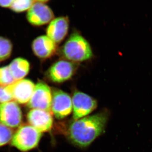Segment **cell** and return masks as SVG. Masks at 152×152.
<instances>
[{
	"mask_svg": "<svg viewBox=\"0 0 152 152\" xmlns=\"http://www.w3.org/2000/svg\"><path fill=\"white\" fill-rule=\"evenodd\" d=\"M47 1H35L28 11L27 18L31 24L40 26L46 24L53 20V12L48 6Z\"/></svg>",
	"mask_w": 152,
	"mask_h": 152,
	"instance_id": "7",
	"label": "cell"
},
{
	"mask_svg": "<svg viewBox=\"0 0 152 152\" xmlns=\"http://www.w3.org/2000/svg\"><path fill=\"white\" fill-rule=\"evenodd\" d=\"M12 45L7 38L0 37V61L8 58L12 53Z\"/></svg>",
	"mask_w": 152,
	"mask_h": 152,
	"instance_id": "15",
	"label": "cell"
},
{
	"mask_svg": "<svg viewBox=\"0 0 152 152\" xmlns=\"http://www.w3.org/2000/svg\"><path fill=\"white\" fill-rule=\"evenodd\" d=\"M51 112L58 119L64 118L73 110L72 99L69 95L61 90H52Z\"/></svg>",
	"mask_w": 152,
	"mask_h": 152,
	"instance_id": "6",
	"label": "cell"
},
{
	"mask_svg": "<svg viewBox=\"0 0 152 152\" xmlns=\"http://www.w3.org/2000/svg\"><path fill=\"white\" fill-rule=\"evenodd\" d=\"M62 54L68 61L76 63L90 59L93 52L89 43L77 33L72 34L62 49Z\"/></svg>",
	"mask_w": 152,
	"mask_h": 152,
	"instance_id": "2",
	"label": "cell"
},
{
	"mask_svg": "<svg viewBox=\"0 0 152 152\" xmlns=\"http://www.w3.org/2000/svg\"><path fill=\"white\" fill-rule=\"evenodd\" d=\"M42 133L31 125H22L14 134L11 144L23 152H26L37 146Z\"/></svg>",
	"mask_w": 152,
	"mask_h": 152,
	"instance_id": "3",
	"label": "cell"
},
{
	"mask_svg": "<svg viewBox=\"0 0 152 152\" xmlns=\"http://www.w3.org/2000/svg\"><path fill=\"white\" fill-rule=\"evenodd\" d=\"M52 93L50 87L43 82H39L28 103L30 108L42 110L52 113Z\"/></svg>",
	"mask_w": 152,
	"mask_h": 152,
	"instance_id": "5",
	"label": "cell"
},
{
	"mask_svg": "<svg viewBox=\"0 0 152 152\" xmlns=\"http://www.w3.org/2000/svg\"><path fill=\"white\" fill-rule=\"evenodd\" d=\"M13 2V0L0 1V6L3 7H11Z\"/></svg>",
	"mask_w": 152,
	"mask_h": 152,
	"instance_id": "20",
	"label": "cell"
},
{
	"mask_svg": "<svg viewBox=\"0 0 152 152\" xmlns=\"http://www.w3.org/2000/svg\"><path fill=\"white\" fill-rule=\"evenodd\" d=\"M8 66L12 75L17 81L23 80L28 73L30 69L29 62L21 58L13 60Z\"/></svg>",
	"mask_w": 152,
	"mask_h": 152,
	"instance_id": "14",
	"label": "cell"
},
{
	"mask_svg": "<svg viewBox=\"0 0 152 152\" xmlns=\"http://www.w3.org/2000/svg\"><path fill=\"white\" fill-rule=\"evenodd\" d=\"M110 115L108 111L104 110L75 121L68 129L69 138L77 146H88L104 132Z\"/></svg>",
	"mask_w": 152,
	"mask_h": 152,
	"instance_id": "1",
	"label": "cell"
},
{
	"mask_svg": "<svg viewBox=\"0 0 152 152\" xmlns=\"http://www.w3.org/2000/svg\"><path fill=\"white\" fill-rule=\"evenodd\" d=\"M12 99V96L7 86H0V103L2 104L10 102Z\"/></svg>",
	"mask_w": 152,
	"mask_h": 152,
	"instance_id": "19",
	"label": "cell"
},
{
	"mask_svg": "<svg viewBox=\"0 0 152 152\" xmlns=\"http://www.w3.org/2000/svg\"><path fill=\"white\" fill-rule=\"evenodd\" d=\"M28 122L31 126L40 132H48L53 126L51 113L38 109H32L28 113Z\"/></svg>",
	"mask_w": 152,
	"mask_h": 152,
	"instance_id": "11",
	"label": "cell"
},
{
	"mask_svg": "<svg viewBox=\"0 0 152 152\" xmlns=\"http://www.w3.org/2000/svg\"><path fill=\"white\" fill-rule=\"evenodd\" d=\"M69 23L67 17H61L53 19L47 28V36L56 44L61 42L67 35Z\"/></svg>",
	"mask_w": 152,
	"mask_h": 152,
	"instance_id": "12",
	"label": "cell"
},
{
	"mask_svg": "<svg viewBox=\"0 0 152 152\" xmlns=\"http://www.w3.org/2000/svg\"><path fill=\"white\" fill-rule=\"evenodd\" d=\"M21 110L16 102L0 104V122L9 128L18 127L22 121Z\"/></svg>",
	"mask_w": 152,
	"mask_h": 152,
	"instance_id": "9",
	"label": "cell"
},
{
	"mask_svg": "<svg viewBox=\"0 0 152 152\" xmlns=\"http://www.w3.org/2000/svg\"><path fill=\"white\" fill-rule=\"evenodd\" d=\"M34 54L41 59L51 57L56 51V44L47 36H39L36 38L32 44Z\"/></svg>",
	"mask_w": 152,
	"mask_h": 152,
	"instance_id": "13",
	"label": "cell"
},
{
	"mask_svg": "<svg viewBox=\"0 0 152 152\" xmlns=\"http://www.w3.org/2000/svg\"><path fill=\"white\" fill-rule=\"evenodd\" d=\"M12 137V130L0 123V147L8 143Z\"/></svg>",
	"mask_w": 152,
	"mask_h": 152,
	"instance_id": "18",
	"label": "cell"
},
{
	"mask_svg": "<svg viewBox=\"0 0 152 152\" xmlns=\"http://www.w3.org/2000/svg\"><path fill=\"white\" fill-rule=\"evenodd\" d=\"M15 81L11 74L8 66L0 68V85L3 86H7L13 84Z\"/></svg>",
	"mask_w": 152,
	"mask_h": 152,
	"instance_id": "16",
	"label": "cell"
},
{
	"mask_svg": "<svg viewBox=\"0 0 152 152\" xmlns=\"http://www.w3.org/2000/svg\"><path fill=\"white\" fill-rule=\"evenodd\" d=\"M75 63L60 60L53 64L47 72V76L51 81L61 83L69 80L77 69Z\"/></svg>",
	"mask_w": 152,
	"mask_h": 152,
	"instance_id": "8",
	"label": "cell"
},
{
	"mask_svg": "<svg viewBox=\"0 0 152 152\" xmlns=\"http://www.w3.org/2000/svg\"><path fill=\"white\" fill-rule=\"evenodd\" d=\"M35 85L31 80L23 79L7 86L13 99L20 104L28 103L34 90Z\"/></svg>",
	"mask_w": 152,
	"mask_h": 152,
	"instance_id": "10",
	"label": "cell"
},
{
	"mask_svg": "<svg viewBox=\"0 0 152 152\" xmlns=\"http://www.w3.org/2000/svg\"><path fill=\"white\" fill-rule=\"evenodd\" d=\"M35 1L31 0H16L13 1L10 7L12 10L16 12H21L29 10L34 3Z\"/></svg>",
	"mask_w": 152,
	"mask_h": 152,
	"instance_id": "17",
	"label": "cell"
},
{
	"mask_svg": "<svg viewBox=\"0 0 152 152\" xmlns=\"http://www.w3.org/2000/svg\"><path fill=\"white\" fill-rule=\"evenodd\" d=\"M73 118L75 121L84 118L94 110L97 102L88 95L79 91H75L72 97Z\"/></svg>",
	"mask_w": 152,
	"mask_h": 152,
	"instance_id": "4",
	"label": "cell"
}]
</instances>
